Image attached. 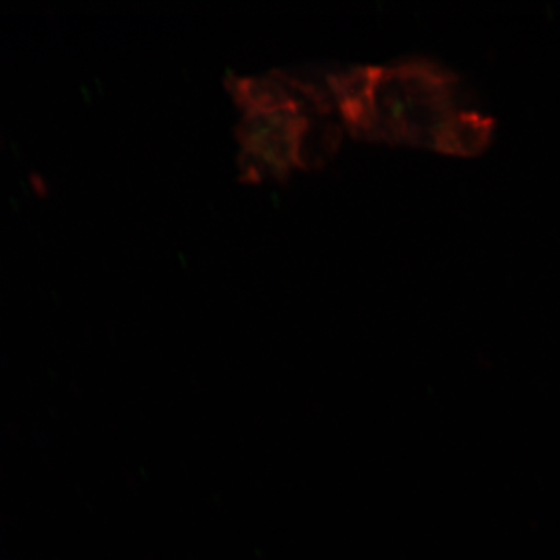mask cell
<instances>
[{
	"instance_id": "cell-1",
	"label": "cell",
	"mask_w": 560,
	"mask_h": 560,
	"mask_svg": "<svg viewBox=\"0 0 560 560\" xmlns=\"http://www.w3.org/2000/svg\"><path fill=\"white\" fill-rule=\"evenodd\" d=\"M459 95V77L429 58L377 66L368 140L433 150L442 128L460 109Z\"/></svg>"
},
{
	"instance_id": "cell-2",
	"label": "cell",
	"mask_w": 560,
	"mask_h": 560,
	"mask_svg": "<svg viewBox=\"0 0 560 560\" xmlns=\"http://www.w3.org/2000/svg\"><path fill=\"white\" fill-rule=\"evenodd\" d=\"M312 117L300 109L243 114L235 128L243 183L259 184L267 178L285 183L294 168H301L302 142Z\"/></svg>"
},
{
	"instance_id": "cell-3",
	"label": "cell",
	"mask_w": 560,
	"mask_h": 560,
	"mask_svg": "<svg viewBox=\"0 0 560 560\" xmlns=\"http://www.w3.org/2000/svg\"><path fill=\"white\" fill-rule=\"evenodd\" d=\"M226 90L243 114L280 109H300L312 114L307 84L298 70L276 69L264 75H230Z\"/></svg>"
},
{
	"instance_id": "cell-4",
	"label": "cell",
	"mask_w": 560,
	"mask_h": 560,
	"mask_svg": "<svg viewBox=\"0 0 560 560\" xmlns=\"http://www.w3.org/2000/svg\"><path fill=\"white\" fill-rule=\"evenodd\" d=\"M377 66H346L326 72V84L346 131L368 140L372 124V92Z\"/></svg>"
},
{
	"instance_id": "cell-5",
	"label": "cell",
	"mask_w": 560,
	"mask_h": 560,
	"mask_svg": "<svg viewBox=\"0 0 560 560\" xmlns=\"http://www.w3.org/2000/svg\"><path fill=\"white\" fill-rule=\"evenodd\" d=\"M497 121L480 110L460 108L447 121L433 150L448 156H478L495 136Z\"/></svg>"
},
{
	"instance_id": "cell-6",
	"label": "cell",
	"mask_w": 560,
	"mask_h": 560,
	"mask_svg": "<svg viewBox=\"0 0 560 560\" xmlns=\"http://www.w3.org/2000/svg\"><path fill=\"white\" fill-rule=\"evenodd\" d=\"M331 116H313L301 150V168L318 171L340 149L342 128Z\"/></svg>"
}]
</instances>
